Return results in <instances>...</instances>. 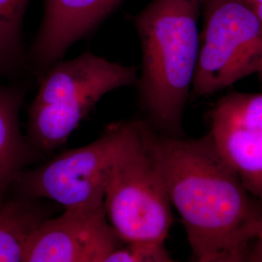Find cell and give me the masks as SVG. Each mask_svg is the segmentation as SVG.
<instances>
[{
	"label": "cell",
	"mask_w": 262,
	"mask_h": 262,
	"mask_svg": "<svg viewBox=\"0 0 262 262\" xmlns=\"http://www.w3.org/2000/svg\"><path fill=\"white\" fill-rule=\"evenodd\" d=\"M143 147L178 211L197 262L248 260L262 227V203L245 187L209 133L185 139L135 120Z\"/></svg>",
	"instance_id": "6da1fadb"
},
{
	"label": "cell",
	"mask_w": 262,
	"mask_h": 262,
	"mask_svg": "<svg viewBox=\"0 0 262 262\" xmlns=\"http://www.w3.org/2000/svg\"><path fill=\"white\" fill-rule=\"evenodd\" d=\"M200 0H151L134 18L142 49L139 104L145 121L163 135H184L200 50Z\"/></svg>",
	"instance_id": "7a4b0ae2"
},
{
	"label": "cell",
	"mask_w": 262,
	"mask_h": 262,
	"mask_svg": "<svg viewBox=\"0 0 262 262\" xmlns=\"http://www.w3.org/2000/svg\"><path fill=\"white\" fill-rule=\"evenodd\" d=\"M137 80V67L112 62L90 51L50 66L28 109L26 136L31 148L39 158L50 155L66 144L102 96Z\"/></svg>",
	"instance_id": "3957f363"
},
{
	"label": "cell",
	"mask_w": 262,
	"mask_h": 262,
	"mask_svg": "<svg viewBox=\"0 0 262 262\" xmlns=\"http://www.w3.org/2000/svg\"><path fill=\"white\" fill-rule=\"evenodd\" d=\"M103 206L123 243H164L174 223L172 204L159 172L134 130L108 170Z\"/></svg>",
	"instance_id": "277c9868"
},
{
	"label": "cell",
	"mask_w": 262,
	"mask_h": 262,
	"mask_svg": "<svg viewBox=\"0 0 262 262\" xmlns=\"http://www.w3.org/2000/svg\"><path fill=\"white\" fill-rule=\"evenodd\" d=\"M203 30L190 95L221 92L262 73V21L241 0H200Z\"/></svg>",
	"instance_id": "5b68a950"
},
{
	"label": "cell",
	"mask_w": 262,
	"mask_h": 262,
	"mask_svg": "<svg viewBox=\"0 0 262 262\" xmlns=\"http://www.w3.org/2000/svg\"><path fill=\"white\" fill-rule=\"evenodd\" d=\"M134 130V120L113 122L99 138L24 170L11 190L26 199H50L64 208L102 203L108 170Z\"/></svg>",
	"instance_id": "8992f818"
},
{
	"label": "cell",
	"mask_w": 262,
	"mask_h": 262,
	"mask_svg": "<svg viewBox=\"0 0 262 262\" xmlns=\"http://www.w3.org/2000/svg\"><path fill=\"white\" fill-rule=\"evenodd\" d=\"M122 243L103 202L66 208L29 237L23 262H106Z\"/></svg>",
	"instance_id": "52a82bcc"
},
{
	"label": "cell",
	"mask_w": 262,
	"mask_h": 262,
	"mask_svg": "<svg viewBox=\"0 0 262 262\" xmlns=\"http://www.w3.org/2000/svg\"><path fill=\"white\" fill-rule=\"evenodd\" d=\"M209 135L245 187L262 203V92H232L210 112Z\"/></svg>",
	"instance_id": "ba28073f"
},
{
	"label": "cell",
	"mask_w": 262,
	"mask_h": 262,
	"mask_svg": "<svg viewBox=\"0 0 262 262\" xmlns=\"http://www.w3.org/2000/svg\"><path fill=\"white\" fill-rule=\"evenodd\" d=\"M123 0H46L43 20L31 48L41 74L77 41L89 35Z\"/></svg>",
	"instance_id": "9c48e42d"
},
{
	"label": "cell",
	"mask_w": 262,
	"mask_h": 262,
	"mask_svg": "<svg viewBox=\"0 0 262 262\" xmlns=\"http://www.w3.org/2000/svg\"><path fill=\"white\" fill-rule=\"evenodd\" d=\"M25 93L0 85V202L28 164L39 158L23 134L19 111Z\"/></svg>",
	"instance_id": "30bf717a"
},
{
	"label": "cell",
	"mask_w": 262,
	"mask_h": 262,
	"mask_svg": "<svg viewBox=\"0 0 262 262\" xmlns=\"http://www.w3.org/2000/svg\"><path fill=\"white\" fill-rule=\"evenodd\" d=\"M41 200L14 196L0 202V262H23L29 237L54 214Z\"/></svg>",
	"instance_id": "8fae6325"
},
{
	"label": "cell",
	"mask_w": 262,
	"mask_h": 262,
	"mask_svg": "<svg viewBox=\"0 0 262 262\" xmlns=\"http://www.w3.org/2000/svg\"><path fill=\"white\" fill-rule=\"evenodd\" d=\"M28 0H0V73L18 70L25 58L23 23Z\"/></svg>",
	"instance_id": "7c38bea8"
},
{
	"label": "cell",
	"mask_w": 262,
	"mask_h": 262,
	"mask_svg": "<svg viewBox=\"0 0 262 262\" xmlns=\"http://www.w3.org/2000/svg\"><path fill=\"white\" fill-rule=\"evenodd\" d=\"M174 259L164 243L154 241H132L122 243L106 262H169Z\"/></svg>",
	"instance_id": "4fadbf2b"
},
{
	"label": "cell",
	"mask_w": 262,
	"mask_h": 262,
	"mask_svg": "<svg viewBox=\"0 0 262 262\" xmlns=\"http://www.w3.org/2000/svg\"><path fill=\"white\" fill-rule=\"evenodd\" d=\"M247 261L262 262V227L251 249Z\"/></svg>",
	"instance_id": "5bb4252c"
},
{
	"label": "cell",
	"mask_w": 262,
	"mask_h": 262,
	"mask_svg": "<svg viewBox=\"0 0 262 262\" xmlns=\"http://www.w3.org/2000/svg\"><path fill=\"white\" fill-rule=\"evenodd\" d=\"M248 7L253 10V13L261 19L262 21V0H241Z\"/></svg>",
	"instance_id": "9a60e30c"
}]
</instances>
